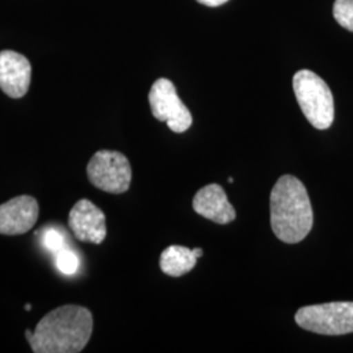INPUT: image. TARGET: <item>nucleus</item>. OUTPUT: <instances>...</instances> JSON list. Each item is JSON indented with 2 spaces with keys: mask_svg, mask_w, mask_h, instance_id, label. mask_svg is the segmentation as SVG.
<instances>
[{
  "mask_svg": "<svg viewBox=\"0 0 353 353\" xmlns=\"http://www.w3.org/2000/svg\"><path fill=\"white\" fill-rule=\"evenodd\" d=\"M93 332V316L87 307L63 305L37 323L29 344L34 353L81 352Z\"/></svg>",
  "mask_w": 353,
  "mask_h": 353,
  "instance_id": "nucleus-1",
  "label": "nucleus"
},
{
  "mask_svg": "<svg viewBox=\"0 0 353 353\" xmlns=\"http://www.w3.org/2000/svg\"><path fill=\"white\" fill-rule=\"evenodd\" d=\"M271 229L279 240L299 243L313 228V208L303 182L293 176H280L271 191Z\"/></svg>",
  "mask_w": 353,
  "mask_h": 353,
  "instance_id": "nucleus-2",
  "label": "nucleus"
},
{
  "mask_svg": "<svg viewBox=\"0 0 353 353\" xmlns=\"http://www.w3.org/2000/svg\"><path fill=\"white\" fill-rule=\"evenodd\" d=\"M293 90L310 125L316 130H327L334 122L335 106L326 81L309 70H301L293 76Z\"/></svg>",
  "mask_w": 353,
  "mask_h": 353,
  "instance_id": "nucleus-3",
  "label": "nucleus"
},
{
  "mask_svg": "<svg viewBox=\"0 0 353 353\" xmlns=\"http://www.w3.org/2000/svg\"><path fill=\"white\" fill-rule=\"evenodd\" d=\"M300 327L321 335L353 332V303H328L301 307L296 316Z\"/></svg>",
  "mask_w": 353,
  "mask_h": 353,
  "instance_id": "nucleus-4",
  "label": "nucleus"
},
{
  "mask_svg": "<svg viewBox=\"0 0 353 353\" xmlns=\"http://www.w3.org/2000/svg\"><path fill=\"white\" fill-rule=\"evenodd\" d=\"M90 183L109 194H123L131 185V165L121 152H96L87 166Z\"/></svg>",
  "mask_w": 353,
  "mask_h": 353,
  "instance_id": "nucleus-5",
  "label": "nucleus"
},
{
  "mask_svg": "<svg viewBox=\"0 0 353 353\" xmlns=\"http://www.w3.org/2000/svg\"><path fill=\"white\" fill-rule=\"evenodd\" d=\"M150 105L153 117L165 122L176 134L188 131L192 125V115L176 94L174 84L168 79H159L150 92Z\"/></svg>",
  "mask_w": 353,
  "mask_h": 353,
  "instance_id": "nucleus-6",
  "label": "nucleus"
},
{
  "mask_svg": "<svg viewBox=\"0 0 353 353\" xmlns=\"http://www.w3.org/2000/svg\"><path fill=\"white\" fill-rule=\"evenodd\" d=\"M39 205L30 195H20L0 204V234L19 236L28 233L37 223Z\"/></svg>",
  "mask_w": 353,
  "mask_h": 353,
  "instance_id": "nucleus-7",
  "label": "nucleus"
},
{
  "mask_svg": "<svg viewBox=\"0 0 353 353\" xmlns=\"http://www.w3.org/2000/svg\"><path fill=\"white\" fill-rule=\"evenodd\" d=\"M68 225L76 239L81 242L100 245L106 239L105 214L88 199H81L72 207L68 216Z\"/></svg>",
  "mask_w": 353,
  "mask_h": 353,
  "instance_id": "nucleus-8",
  "label": "nucleus"
},
{
  "mask_svg": "<svg viewBox=\"0 0 353 353\" xmlns=\"http://www.w3.org/2000/svg\"><path fill=\"white\" fill-rule=\"evenodd\" d=\"M32 81V65L12 50L0 51V89L11 99L24 97Z\"/></svg>",
  "mask_w": 353,
  "mask_h": 353,
  "instance_id": "nucleus-9",
  "label": "nucleus"
},
{
  "mask_svg": "<svg viewBox=\"0 0 353 353\" xmlns=\"http://www.w3.org/2000/svg\"><path fill=\"white\" fill-rule=\"evenodd\" d=\"M192 208L196 214L221 225L236 219V210L228 201L224 189L217 183L207 185L199 190L194 196Z\"/></svg>",
  "mask_w": 353,
  "mask_h": 353,
  "instance_id": "nucleus-10",
  "label": "nucleus"
},
{
  "mask_svg": "<svg viewBox=\"0 0 353 353\" xmlns=\"http://www.w3.org/2000/svg\"><path fill=\"white\" fill-rule=\"evenodd\" d=\"M196 256L192 250L185 246L172 245L166 248L160 256L161 271L173 278L183 276L196 265Z\"/></svg>",
  "mask_w": 353,
  "mask_h": 353,
  "instance_id": "nucleus-11",
  "label": "nucleus"
},
{
  "mask_svg": "<svg viewBox=\"0 0 353 353\" xmlns=\"http://www.w3.org/2000/svg\"><path fill=\"white\" fill-rule=\"evenodd\" d=\"M332 12L343 28L353 32V0H335Z\"/></svg>",
  "mask_w": 353,
  "mask_h": 353,
  "instance_id": "nucleus-12",
  "label": "nucleus"
},
{
  "mask_svg": "<svg viewBox=\"0 0 353 353\" xmlns=\"http://www.w3.org/2000/svg\"><path fill=\"white\" fill-rule=\"evenodd\" d=\"M57 265L61 272L64 275H72L75 274L77 267H79V258L75 252L63 249L62 252L57 254Z\"/></svg>",
  "mask_w": 353,
  "mask_h": 353,
  "instance_id": "nucleus-13",
  "label": "nucleus"
},
{
  "mask_svg": "<svg viewBox=\"0 0 353 353\" xmlns=\"http://www.w3.org/2000/svg\"><path fill=\"white\" fill-rule=\"evenodd\" d=\"M43 246L50 250V252L58 254L59 252H62L63 249H65V245H64V237L63 234H61L58 230L55 229H49L45 234H43Z\"/></svg>",
  "mask_w": 353,
  "mask_h": 353,
  "instance_id": "nucleus-14",
  "label": "nucleus"
},
{
  "mask_svg": "<svg viewBox=\"0 0 353 353\" xmlns=\"http://www.w3.org/2000/svg\"><path fill=\"white\" fill-rule=\"evenodd\" d=\"M198 3H201L203 6H207V7H220L223 4H225L229 0H196Z\"/></svg>",
  "mask_w": 353,
  "mask_h": 353,
  "instance_id": "nucleus-15",
  "label": "nucleus"
},
{
  "mask_svg": "<svg viewBox=\"0 0 353 353\" xmlns=\"http://www.w3.org/2000/svg\"><path fill=\"white\" fill-rule=\"evenodd\" d=\"M192 252H194V255L196 256V258H201L203 255V250L202 249H199V248H196V249H194L192 250Z\"/></svg>",
  "mask_w": 353,
  "mask_h": 353,
  "instance_id": "nucleus-16",
  "label": "nucleus"
},
{
  "mask_svg": "<svg viewBox=\"0 0 353 353\" xmlns=\"http://www.w3.org/2000/svg\"><path fill=\"white\" fill-rule=\"evenodd\" d=\"M228 182H229V183H233V182H234V179H233L232 176H229V178H228Z\"/></svg>",
  "mask_w": 353,
  "mask_h": 353,
  "instance_id": "nucleus-17",
  "label": "nucleus"
},
{
  "mask_svg": "<svg viewBox=\"0 0 353 353\" xmlns=\"http://www.w3.org/2000/svg\"><path fill=\"white\" fill-rule=\"evenodd\" d=\"M30 309H32V305H29V303H26V310H30Z\"/></svg>",
  "mask_w": 353,
  "mask_h": 353,
  "instance_id": "nucleus-18",
  "label": "nucleus"
}]
</instances>
